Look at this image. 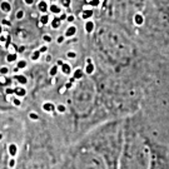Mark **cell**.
I'll return each mask as SVG.
<instances>
[{"mask_svg":"<svg viewBox=\"0 0 169 169\" xmlns=\"http://www.w3.org/2000/svg\"><path fill=\"white\" fill-rule=\"evenodd\" d=\"M123 122L97 127L71 149L64 169H119Z\"/></svg>","mask_w":169,"mask_h":169,"instance_id":"obj_1","label":"cell"},{"mask_svg":"<svg viewBox=\"0 0 169 169\" xmlns=\"http://www.w3.org/2000/svg\"><path fill=\"white\" fill-rule=\"evenodd\" d=\"M95 45L100 55L113 66H124L135 56V45L120 26L104 24L97 29Z\"/></svg>","mask_w":169,"mask_h":169,"instance_id":"obj_2","label":"cell"},{"mask_svg":"<svg viewBox=\"0 0 169 169\" xmlns=\"http://www.w3.org/2000/svg\"><path fill=\"white\" fill-rule=\"evenodd\" d=\"M58 169V159L53 146L47 142H28L20 160L13 169Z\"/></svg>","mask_w":169,"mask_h":169,"instance_id":"obj_3","label":"cell"},{"mask_svg":"<svg viewBox=\"0 0 169 169\" xmlns=\"http://www.w3.org/2000/svg\"><path fill=\"white\" fill-rule=\"evenodd\" d=\"M80 87L78 85L75 92V104L78 110L83 113V115H88L94 106L95 97H97V89H95L94 82L90 79H80Z\"/></svg>","mask_w":169,"mask_h":169,"instance_id":"obj_4","label":"cell"},{"mask_svg":"<svg viewBox=\"0 0 169 169\" xmlns=\"http://www.w3.org/2000/svg\"><path fill=\"white\" fill-rule=\"evenodd\" d=\"M94 71H95V64L93 63L92 59H88L85 63V68H84V73L87 75H92Z\"/></svg>","mask_w":169,"mask_h":169,"instance_id":"obj_5","label":"cell"},{"mask_svg":"<svg viewBox=\"0 0 169 169\" xmlns=\"http://www.w3.org/2000/svg\"><path fill=\"white\" fill-rule=\"evenodd\" d=\"M84 75H85V73H84V70L80 69V68H78V69L73 71V78H74L75 80H80V79L84 78Z\"/></svg>","mask_w":169,"mask_h":169,"instance_id":"obj_6","label":"cell"},{"mask_svg":"<svg viewBox=\"0 0 169 169\" xmlns=\"http://www.w3.org/2000/svg\"><path fill=\"white\" fill-rule=\"evenodd\" d=\"M76 34V26H74V25H70L68 29L65 30V33H64V36L65 38H71V36H74Z\"/></svg>","mask_w":169,"mask_h":169,"instance_id":"obj_7","label":"cell"},{"mask_svg":"<svg viewBox=\"0 0 169 169\" xmlns=\"http://www.w3.org/2000/svg\"><path fill=\"white\" fill-rule=\"evenodd\" d=\"M38 9L42 11V13L47 14V11L49 10V7H48V3L45 1V0H40V1L38 3Z\"/></svg>","mask_w":169,"mask_h":169,"instance_id":"obj_8","label":"cell"},{"mask_svg":"<svg viewBox=\"0 0 169 169\" xmlns=\"http://www.w3.org/2000/svg\"><path fill=\"white\" fill-rule=\"evenodd\" d=\"M60 69H61V73L65 74V75H70L71 74V66H70V64L63 63V65L60 66Z\"/></svg>","mask_w":169,"mask_h":169,"instance_id":"obj_9","label":"cell"},{"mask_svg":"<svg viewBox=\"0 0 169 169\" xmlns=\"http://www.w3.org/2000/svg\"><path fill=\"white\" fill-rule=\"evenodd\" d=\"M95 29V24H94V21L92 20H85V31L87 33H93Z\"/></svg>","mask_w":169,"mask_h":169,"instance_id":"obj_10","label":"cell"},{"mask_svg":"<svg viewBox=\"0 0 169 169\" xmlns=\"http://www.w3.org/2000/svg\"><path fill=\"white\" fill-rule=\"evenodd\" d=\"M49 10L52 11L53 14H55V15L61 14V8L59 7V5H56V4H52V5H49Z\"/></svg>","mask_w":169,"mask_h":169,"instance_id":"obj_11","label":"cell"},{"mask_svg":"<svg viewBox=\"0 0 169 169\" xmlns=\"http://www.w3.org/2000/svg\"><path fill=\"white\" fill-rule=\"evenodd\" d=\"M14 94L18 98H23V97H25V95H26V90L24 88H15L14 89Z\"/></svg>","mask_w":169,"mask_h":169,"instance_id":"obj_12","label":"cell"},{"mask_svg":"<svg viewBox=\"0 0 169 169\" xmlns=\"http://www.w3.org/2000/svg\"><path fill=\"white\" fill-rule=\"evenodd\" d=\"M0 8H1V10L4 11V13H10L11 5L8 1H1V4H0Z\"/></svg>","mask_w":169,"mask_h":169,"instance_id":"obj_13","label":"cell"},{"mask_svg":"<svg viewBox=\"0 0 169 169\" xmlns=\"http://www.w3.org/2000/svg\"><path fill=\"white\" fill-rule=\"evenodd\" d=\"M43 109L45 111H49V113H53L55 110V105L53 103H44L43 104Z\"/></svg>","mask_w":169,"mask_h":169,"instance_id":"obj_14","label":"cell"},{"mask_svg":"<svg viewBox=\"0 0 169 169\" xmlns=\"http://www.w3.org/2000/svg\"><path fill=\"white\" fill-rule=\"evenodd\" d=\"M50 25H52V28L53 29H58V28H60V25H61V21H60V19L59 18H55L52 20V23H50Z\"/></svg>","mask_w":169,"mask_h":169,"instance_id":"obj_15","label":"cell"},{"mask_svg":"<svg viewBox=\"0 0 169 169\" xmlns=\"http://www.w3.org/2000/svg\"><path fill=\"white\" fill-rule=\"evenodd\" d=\"M16 59H18V54L16 53H10L7 55V61L8 63H14V61H16Z\"/></svg>","mask_w":169,"mask_h":169,"instance_id":"obj_16","label":"cell"},{"mask_svg":"<svg viewBox=\"0 0 169 169\" xmlns=\"http://www.w3.org/2000/svg\"><path fill=\"white\" fill-rule=\"evenodd\" d=\"M92 16H93V11L92 10H84L83 11V14H82V18L84 19V20H89L90 18H92Z\"/></svg>","mask_w":169,"mask_h":169,"instance_id":"obj_17","label":"cell"},{"mask_svg":"<svg viewBox=\"0 0 169 169\" xmlns=\"http://www.w3.org/2000/svg\"><path fill=\"white\" fill-rule=\"evenodd\" d=\"M15 79L18 80L21 85H24V84H26L28 83V79H26V76L25 75H21V74H19V75H15Z\"/></svg>","mask_w":169,"mask_h":169,"instance_id":"obj_18","label":"cell"},{"mask_svg":"<svg viewBox=\"0 0 169 169\" xmlns=\"http://www.w3.org/2000/svg\"><path fill=\"white\" fill-rule=\"evenodd\" d=\"M134 21H135V24L137 25H142L143 23H144V18L142 15H139V14H137L134 16Z\"/></svg>","mask_w":169,"mask_h":169,"instance_id":"obj_19","label":"cell"},{"mask_svg":"<svg viewBox=\"0 0 169 169\" xmlns=\"http://www.w3.org/2000/svg\"><path fill=\"white\" fill-rule=\"evenodd\" d=\"M49 23V16H48V14H43L42 16H40V24L42 25H47Z\"/></svg>","mask_w":169,"mask_h":169,"instance_id":"obj_20","label":"cell"},{"mask_svg":"<svg viewBox=\"0 0 169 169\" xmlns=\"http://www.w3.org/2000/svg\"><path fill=\"white\" fill-rule=\"evenodd\" d=\"M40 55H42V53L39 52V50H35V52H34V53L31 54V60H34V61L38 60L39 58H40Z\"/></svg>","mask_w":169,"mask_h":169,"instance_id":"obj_21","label":"cell"},{"mask_svg":"<svg viewBox=\"0 0 169 169\" xmlns=\"http://www.w3.org/2000/svg\"><path fill=\"white\" fill-rule=\"evenodd\" d=\"M16 68H18V69H24V68H26V61L25 60H19L18 63H16Z\"/></svg>","mask_w":169,"mask_h":169,"instance_id":"obj_22","label":"cell"},{"mask_svg":"<svg viewBox=\"0 0 169 169\" xmlns=\"http://www.w3.org/2000/svg\"><path fill=\"white\" fill-rule=\"evenodd\" d=\"M56 110H58L59 113H61V114H63V113H65V111H66V106H65L64 104H58V105H56Z\"/></svg>","mask_w":169,"mask_h":169,"instance_id":"obj_23","label":"cell"},{"mask_svg":"<svg viewBox=\"0 0 169 169\" xmlns=\"http://www.w3.org/2000/svg\"><path fill=\"white\" fill-rule=\"evenodd\" d=\"M58 70H59V66H58V65H54L52 69H50L49 74L52 75V76H55V75H56V73H58Z\"/></svg>","mask_w":169,"mask_h":169,"instance_id":"obj_24","label":"cell"},{"mask_svg":"<svg viewBox=\"0 0 169 169\" xmlns=\"http://www.w3.org/2000/svg\"><path fill=\"white\" fill-rule=\"evenodd\" d=\"M61 1V5L64 8H70V4H71V0H60Z\"/></svg>","mask_w":169,"mask_h":169,"instance_id":"obj_25","label":"cell"},{"mask_svg":"<svg viewBox=\"0 0 169 169\" xmlns=\"http://www.w3.org/2000/svg\"><path fill=\"white\" fill-rule=\"evenodd\" d=\"M9 73V69L7 66H3V68H0V75H7Z\"/></svg>","mask_w":169,"mask_h":169,"instance_id":"obj_26","label":"cell"},{"mask_svg":"<svg viewBox=\"0 0 169 169\" xmlns=\"http://www.w3.org/2000/svg\"><path fill=\"white\" fill-rule=\"evenodd\" d=\"M23 18H24V11L18 10L16 11V19H23Z\"/></svg>","mask_w":169,"mask_h":169,"instance_id":"obj_27","label":"cell"},{"mask_svg":"<svg viewBox=\"0 0 169 169\" xmlns=\"http://www.w3.org/2000/svg\"><path fill=\"white\" fill-rule=\"evenodd\" d=\"M66 56H68V58H70V59H74V58H76V53H74V52H68V53H66Z\"/></svg>","mask_w":169,"mask_h":169,"instance_id":"obj_28","label":"cell"},{"mask_svg":"<svg viewBox=\"0 0 169 169\" xmlns=\"http://www.w3.org/2000/svg\"><path fill=\"white\" fill-rule=\"evenodd\" d=\"M13 104H14L15 106H20V105H21V101H20L19 98H14V99H13Z\"/></svg>","mask_w":169,"mask_h":169,"instance_id":"obj_29","label":"cell"},{"mask_svg":"<svg viewBox=\"0 0 169 169\" xmlns=\"http://www.w3.org/2000/svg\"><path fill=\"white\" fill-rule=\"evenodd\" d=\"M29 118H30V119H33V120H38V119H39V115L35 114V113H30Z\"/></svg>","mask_w":169,"mask_h":169,"instance_id":"obj_30","label":"cell"},{"mask_svg":"<svg viewBox=\"0 0 169 169\" xmlns=\"http://www.w3.org/2000/svg\"><path fill=\"white\" fill-rule=\"evenodd\" d=\"M43 40L45 43H50V42H52V36H50V35H44L43 36Z\"/></svg>","mask_w":169,"mask_h":169,"instance_id":"obj_31","label":"cell"},{"mask_svg":"<svg viewBox=\"0 0 169 169\" xmlns=\"http://www.w3.org/2000/svg\"><path fill=\"white\" fill-rule=\"evenodd\" d=\"M64 39H65V36L61 35V36H59L58 39H56V43H58V44H63L64 43Z\"/></svg>","mask_w":169,"mask_h":169,"instance_id":"obj_32","label":"cell"},{"mask_svg":"<svg viewBox=\"0 0 169 169\" xmlns=\"http://www.w3.org/2000/svg\"><path fill=\"white\" fill-rule=\"evenodd\" d=\"M39 52H40L42 54H43V53H47V52H48V47H47V45H44V47H42L40 49H39Z\"/></svg>","mask_w":169,"mask_h":169,"instance_id":"obj_33","label":"cell"},{"mask_svg":"<svg viewBox=\"0 0 169 169\" xmlns=\"http://www.w3.org/2000/svg\"><path fill=\"white\" fill-rule=\"evenodd\" d=\"M66 20H68V23H73V21H74V15L66 16Z\"/></svg>","mask_w":169,"mask_h":169,"instance_id":"obj_34","label":"cell"},{"mask_svg":"<svg viewBox=\"0 0 169 169\" xmlns=\"http://www.w3.org/2000/svg\"><path fill=\"white\" fill-rule=\"evenodd\" d=\"M5 93H7V94H14V89H10V88H8L7 90H5Z\"/></svg>","mask_w":169,"mask_h":169,"instance_id":"obj_35","label":"cell"},{"mask_svg":"<svg viewBox=\"0 0 169 169\" xmlns=\"http://www.w3.org/2000/svg\"><path fill=\"white\" fill-rule=\"evenodd\" d=\"M59 19H60V21H63V20H65V19H66V14H64V13H61V14H60V18H59Z\"/></svg>","mask_w":169,"mask_h":169,"instance_id":"obj_36","label":"cell"},{"mask_svg":"<svg viewBox=\"0 0 169 169\" xmlns=\"http://www.w3.org/2000/svg\"><path fill=\"white\" fill-rule=\"evenodd\" d=\"M24 3L26 5H33L34 4V0H24Z\"/></svg>","mask_w":169,"mask_h":169,"instance_id":"obj_37","label":"cell"},{"mask_svg":"<svg viewBox=\"0 0 169 169\" xmlns=\"http://www.w3.org/2000/svg\"><path fill=\"white\" fill-rule=\"evenodd\" d=\"M1 23H3V25H10V21H8V20H3Z\"/></svg>","mask_w":169,"mask_h":169,"instance_id":"obj_38","label":"cell"},{"mask_svg":"<svg viewBox=\"0 0 169 169\" xmlns=\"http://www.w3.org/2000/svg\"><path fill=\"white\" fill-rule=\"evenodd\" d=\"M165 15H167V19H168V23H169V7L167 8V13H165Z\"/></svg>","mask_w":169,"mask_h":169,"instance_id":"obj_39","label":"cell"},{"mask_svg":"<svg viewBox=\"0 0 169 169\" xmlns=\"http://www.w3.org/2000/svg\"><path fill=\"white\" fill-rule=\"evenodd\" d=\"M3 138H4V134H3V133H0V140H1Z\"/></svg>","mask_w":169,"mask_h":169,"instance_id":"obj_40","label":"cell"},{"mask_svg":"<svg viewBox=\"0 0 169 169\" xmlns=\"http://www.w3.org/2000/svg\"><path fill=\"white\" fill-rule=\"evenodd\" d=\"M1 33H3V26L0 25V35H1Z\"/></svg>","mask_w":169,"mask_h":169,"instance_id":"obj_41","label":"cell"}]
</instances>
